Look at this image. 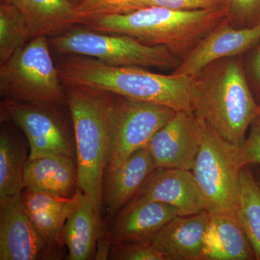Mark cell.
<instances>
[{"label": "cell", "mask_w": 260, "mask_h": 260, "mask_svg": "<svg viewBox=\"0 0 260 260\" xmlns=\"http://www.w3.org/2000/svg\"><path fill=\"white\" fill-rule=\"evenodd\" d=\"M203 137V121L193 113L178 111L147 146L157 167L191 171Z\"/></svg>", "instance_id": "obj_10"}, {"label": "cell", "mask_w": 260, "mask_h": 260, "mask_svg": "<svg viewBox=\"0 0 260 260\" xmlns=\"http://www.w3.org/2000/svg\"><path fill=\"white\" fill-rule=\"evenodd\" d=\"M179 212L172 205L152 202L126 205L112 222L111 245L149 242Z\"/></svg>", "instance_id": "obj_15"}, {"label": "cell", "mask_w": 260, "mask_h": 260, "mask_svg": "<svg viewBox=\"0 0 260 260\" xmlns=\"http://www.w3.org/2000/svg\"><path fill=\"white\" fill-rule=\"evenodd\" d=\"M47 37L32 38L0 67V93L4 99L39 105L67 104Z\"/></svg>", "instance_id": "obj_5"}, {"label": "cell", "mask_w": 260, "mask_h": 260, "mask_svg": "<svg viewBox=\"0 0 260 260\" xmlns=\"http://www.w3.org/2000/svg\"><path fill=\"white\" fill-rule=\"evenodd\" d=\"M78 186V169L73 157L56 155L28 159L23 176L24 189L71 197Z\"/></svg>", "instance_id": "obj_19"}, {"label": "cell", "mask_w": 260, "mask_h": 260, "mask_svg": "<svg viewBox=\"0 0 260 260\" xmlns=\"http://www.w3.org/2000/svg\"><path fill=\"white\" fill-rule=\"evenodd\" d=\"M50 42L61 54L89 56L114 66L176 69L181 62L162 46L147 45L124 34L109 35L89 28L70 29Z\"/></svg>", "instance_id": "obj_7"}, {"label": "cell", "mask_w": 260, "mask_h": 260, "mask_svg": "<svg viewBox=\"0 0 260 260\" xmlns=\"http://www.w3.org/2000/svg\"><path fill=\"white\" fill-rule=\"evenodd\" d=\"M251 167V166H250ZM254 168L251 167L252 169L253 174H254V177H255L256 181L260 186V165L259 166H253Z\"/></svg>", "instance_id": "obj_31"}, {"label": "cell", "mask_w": 260, "mask_h": 260, "mask_svg": "<svg viewBox=\"0 0 260 260\" xmlns=\"http://www.w3.org/2000/svg\"><path fill=\"white\" fill-rule=\"evenodd\" d=\"M236 213L255 259L260 260V186L250 166L243 168L239 176Z\"/></svg>", "instance_id": "obj_22"}, {"label": "cell", "mask_w": 260, "mask_h": 260, "mask_svg": "<svg viewBox=\"0 0 260 260\" xmlns=\"http://www.w3.org/2000/svg\"><path fill=\"white\" fill-rule=\"evenodd\" d=\"M28 23L31 38L56 36L82 24L72 0H8Z\"/></svg>", "instance_id": "obj_20"}, {"label": "cell", "mask_w": 260, "mask_h": 260, "mask_svg": "<svg viewBox=\"0 0 260 260\" xmlns=\"http://www.w3.org/2000/svg\"><path fill=\"white\" fill-rule=\"evenodd\" d=\"M102 228L98 214L88 195L82 192L80 203L65 223L64 239L68 247V259H91Z\"/></svg>", "instance_id": "obj_21"}, {"label": "cell", "mask_w": 260, "mask_h": 260, "mask_svg": "<svg viewBox=\"0 0 260 260\" xmlns=\"http://www.w3.org/2000/svg\"><path fill=\"white\" fill-rule=\"evenodd\" d=\"M111 259L118 260H164L151 242L111 245Z\"/></svg>", "instance_id": "obj_27"}, {"label": "cell", "mask_w": 260, "mask_h": 260, "mask_svg": "<svg viewBox=\"0 0 260 260\" xmlns=\"http://www.w3.org/2000/svg\"><path fill=\"white\" fill-rule=\"evenodd\" d=\"M51 250L27 213L21 194L0 199V259L50 257Z\"/></svg>", "instance_id": "obj_11"}, {"label": "cell", "mask_w": 260, "mask_h": 260, "mask_svg": "<svg viewBox=\"0 0 260 260\" xmlns=\"http://www.w3.org/2000/svg\"><path fill=\"white\" fill-rule=\"evenodd\" d=\"M229 15L228 8L186 11L151 6L99 17L85 25L94 31L124 34L147 45L162 46L179 56L189 52Z\"/></svg>", "instance_id": "obj_3"}, {"label": "cell", "mask_w": 260, "mask_h": 260, "mask_svg": "<svg viewBox=\"0 0 260 260\" xmlns=\"http://www.w3.org/2000/svg\"><path fill=\"white\" fill-rule=\"evenodd\" d=\"M246 166L260 165V123L254 119L242 145Z\"/></svg>", "instance_id": "obj_28"}, {"label": "cell", "mask_w": 260, "mask_h": 260, "mask_svg": "<svg viewBox=\"0 0 260 260\" xmlns=\"http://www.w3.org/2000/svg\"><path fill=\"white\" fill-rule=\"evenodd\" d=\"M74 128L78 188L101 216L113 110L116 95L80 86H64Z\"/></svg>", "instance_id": "obj_4"}, {"label": "cell", "mask_w": 260, "mask_h": 260, "mask_svg": "<svg viewBox=\"0 0 260 260\" xmlns=\"http://www.w3.org/2000/svg\"><path fill=\"white\" fill-rule=\"evenodd\" d=\"M72 1L73 2V3H75L77 2V0H72Z\"/></svg>", "instance_id": "obj_33"}, {"label": "cell", "mask_w": 260, "mask_h": 260, "mask_svg": "<svg viewBox=\"0 0 260 260\" xmlns=\"http://www.w3.org/2000/svg\"><path fill=\"white\" fill-rule=\"evenodd\" d=\"M210 213L177 215L151 239L164 260H203V243Z\"/></svg>", "instance_id": "obj_14"}, {"label": "cell", "mask_w": 260, "mask_h": 260, "mask_svg": "<svg viewBox=\"0 0 260 260\" xmlns=\"http://www.w3.org/2000/svg\"><path fill=\"white\" fill-rule=\"evenodd\" d=\"M229 13L242 20H251L260 11V0H227Z\"/></svg>", "instance_id": "obj_29"}, {"label": "cell", "mask_w": 260, "mask_h": 260, "mask_svg": "<svg viewBox=\"0 0 260 260\" xmlns=\"http://www.w3.org/2000/svg\"><path fill=\"white\" fill-rule=\"evenodd\" d=\"M201 145L191 172L209 213L236 211L239 176L246 167L242 146L223 138L203 119Z\"/></svg>", "instance_id": "obj_6"}, {"label": "cell", "mask_w": 260, "mask_h": 260, "mask_svg": "<svg viewBox=\"0 0 260 260\" xmlns=\"http://www.w3.org/2000/svg\"><path fill=\"white\" fill-rule=\"evenodd\" d=\"M53 106L27 104L3 99L1 117L23 130L29 143L28 159L56 155L73 157L71 141Z\"/></svg>", "instance_id": "obj_9"}, {"label": "cell", "mask_w": 260, "mask_h": 260, "mask_svg": "<svg viewBox=\"0 0 260 260\" xmlns=\"http://www.w3.org/2000/svg\"><path fill=\"white\" fill-rule=\"evenodd\" d=\"M176 112L172 108L161 104L116 95L105 174L114 172L130 155L147 148L155 133Z\"/></svg>", "instance_id": "obj_8"}, {"label": "cell", "mask_w": 260, "mask_h": 260, "mask_svg": "<svg viewBox=\"0 0 260 260\" xmlns=\"http://www.w3.org/2000/svg\"><path fill=\"white\" fill-rule=\"evenodd\" d=\"M193 114L228 141L242 146L259 105L246 82L240 60L225 58L192 77Z\"/></svg>", "instance_id": "obj_2"}, {"label": "cell", "mask_w": 260, "mask_h": 260, "mask_svg": "<svg viewBox=\"0 0 260 260\" xmlns=\"http://www.w3.org/2000/svg\"><path fill=\"white\" fill-rule=\"evenodd\" d=\"M152 202L175 207L179 215H194L206 210L192 172L184 169L156 168L126 205Z\"/></svg>", "instance_id": "obj_12"}, {"label": "cell", "mask_w": 260, "mask_h": 260, "mask_svg": "<svg viewBox=\"0 0 260 260\" xmlns=\"http://www.w3.org/2000/svg\"><path fill=\"white\" fill-rule=\"evenodd\" d=\"M228 21L205 36L186 54L173 74L194 76L215 61L242 54L260 40V23L238 29Z\"/></svg>", "instance_id": "obj_13"}, {"label": "cell", "mask_w": 260, "mask_h": 260, "mask_svg": "<svg viewBox=\"0 0 260 260\" xmlns=\"http://www.w3.org/2000/svg\"><path fill=\"white\" fill-rule=\"evenodd\" d=\"M56 67L64 86L97 89L192 113V77L158 74L141 67L114 66L80 55L68 56Z\"/></svg>", "instance_id": "obj_1"}, {"label": "cell", "mask_w": 260, "mask_h": 260, "mask_svg": "<svg viewBox=\"0 0 260 260\" xmlns=\"http://www.w3.org/2000/svg\"><path fill=\"white\" fill-rule=\"evenodd\" d=\"M251 71L254 79L260 85V48L256 51L251 61Z\"/></svg>", "instance_id": "obj_30"}, {"label": "cell", "mask_w": 260, "mask_h": 260, "mask_svg": "<svg viewBox=\"0 0 260 260\" xmlns=\"http://www.w3.org/2000/svg\"><path fill=\"white\" fill-rule=\"evenodd\" d=\"M256 121H259L260 123V106L259 105V107H258L257 112H256V115L255 119Z\"/></svg>", "instance_id": "obj_32"}, {"label": "cell", "mask_w": 260, "mask_h": 260, "mask_svg": "<svg viewBox=\"0 0 260 260\" xmlns=\"http://www.w3.org/2000/svg\"><path fill=\"white\" fill-rule=\"evenodd\" d=\"M27 150L9 133L0 135V199L22 194Z\"/></svg>", "instance_id": "obj_23"}, {"label": "cell", "mask_w": 260, "mask_h": 260, "mask_svg": "<svg viewBox=\"0 0 260 260\" xmlns=\"http://www.w3.org/2000/svg\"><path fill=\"white\" fill-rule=\"evenodd\" d=\"M79 188L71 197L25 189L21 197L32 223L51 248L59 245L64 237L65 223L80 203Z\"/></svg>", "instance_id": "obj_16"}, {"label": "cell", "mask_w": 260, "mask_h": 260, "mask_svg": "<svg viewBox=\"0 0 260 260\" xmlns=\"http://www.w3.org/2000/svg\"><path fill=\"white\" fill-rule=\"evenodd\" d=\"M156 168L153 156L145 148L130 155L114 172L104 174L103 203L108 211L115 215L126 206Z\"/></svg>", "instance_id": "obj_17"}, {"label": "cell", "mask_w": 260, "mask_h": 260, "mask_svg": "<svg viewBox=\"0 0 260 260\" xmlns=\"http://www.w3.org/2000/svg\"><path fill=\"white\" fill-rule=\"evenodd\" d=\"M75 4L83 25L99 17L125 14L138 9L135 0H77Z\"/></svg>", "instance_id": "obj_25"}, {"label": "cell", "mask_w": 260, "mask_h": 260, "mask_svg": "<svg viewBox=\"0 0 260 260\" xmlns=\"http://www.w3.org/2000/svg\"><path fill=\"white\" fill-rule=\"evenodd\" d=\"M138 9L158 6L177 10H203L228 8L227 0H135Z\"/></svg>", "instance_id": "obj_26"}, {"label": "cell", "mask_w": 260, "mask_h": 260, "mask_svg": "<svg viewBox=\"0 0 260 260\" xmlns=\"http://www.w3.org/2000/svg\"><path fill=\"white\" fill-rule=\"evenodd\" d=\"M31 39L28 23L22 13L8 0L0 4V64H4L13 54Z\"/></svg>", "instance_id": "obj_24"}, {"label": "cell", "mask_w": 260, "mask_h": 260, "mask_svg": "<svg viewBox=\"0 0 260 260\" xmlns=\"http://www.w3.org/2000/svg\"><path fill=\"white\" fill-rule=\"evenodd\" d=\"M255 259L236 211L210 213L205 234L203 260Z\"/></svg>", "instance_id": "obj_18"}]
</instances>
